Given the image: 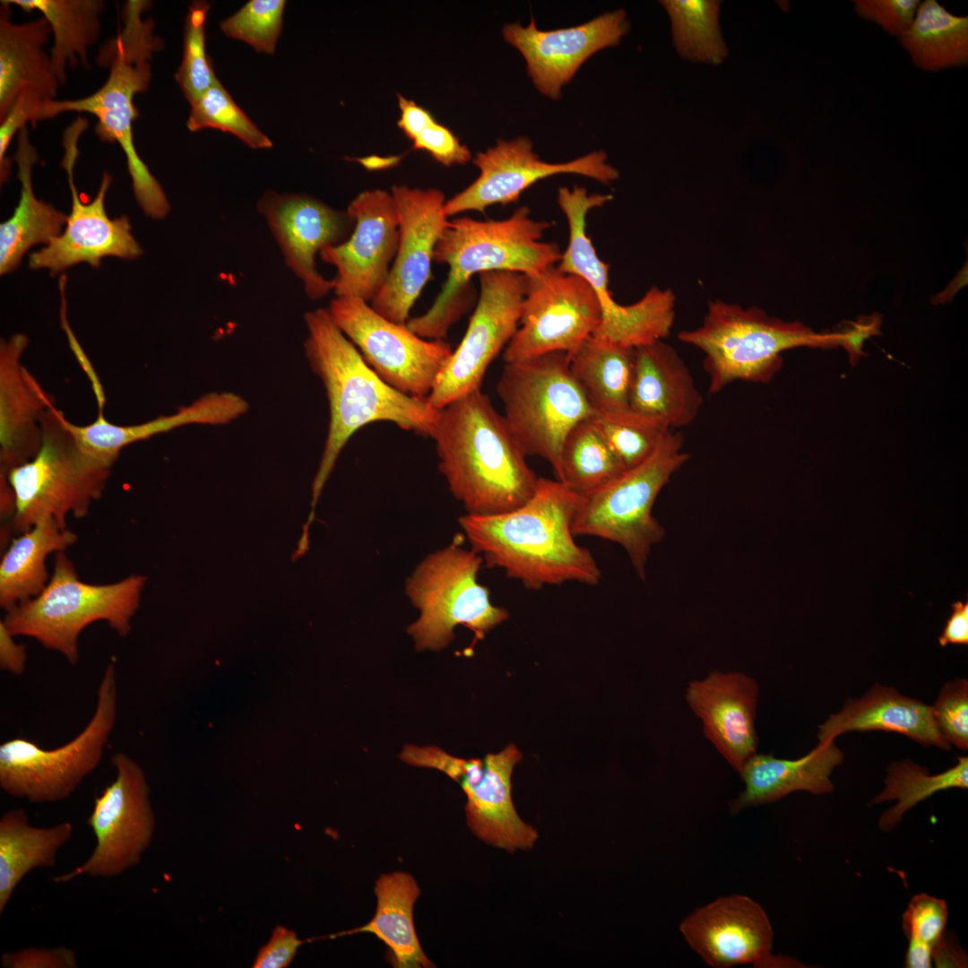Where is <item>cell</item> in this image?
<instances>
[{"instance_id": "cell-1", "label": "cell", "mask_w": 968, "mask_h": 968, "mask_svg": "<svg viewBox=\"0 0 968 968\" xmlns=\"http://www.w3.org/2000/svg\"><path fill=\"white\" fill-rule=\"evenodd\" d=\"M583 496L558 480L539 479L521 506L458 520L484 566L503 569L531 590L577 582L596 585L601 572L591 551L575 540L573 525Z\"/></svg>"}, {"instance_id": "cell-2", "label": "cell", "mask_w": 968, "mask_h": 968, "mask_svg": "<svg viewBox=\"0 0 968 968\" xmlns=\"http://www.w3.org/2000/svg\"><path fill=\"white\" fill-rule=\"evenodd\" d=\"M304 319L306 357L324 384L330 409L328 433L312 485L311 511L305 525L308 528L336 461L356 431L373 422L390 421L429 436L438 410L428 399L400 392L382 380L333 323L327 308L308 311Z\"/></svg>"}, {"instance_id": "cell-3", "label": "cell", "mask_w": 968, "mask_h": 968, "mask_svg": "<svg viewBox=\"0 0 968 968\" xmlns=\"http://www.w3.org/2000/svg\"><path fill=\"white\" fill-rule=\"evenodd\" d=\"M429 436L439 471L467 514L508 512L534 493L540 477L504 416L480 389L439 409Z\"/></svg>"}, {"instance_id": "cell-4", "label": "cell", "mask_w": 968, "mask_h": 968, "mask_svg": "<svg viewBox=\"0 0 968 968\" xmlns=\"http://www.w3.org/2000/svg\"><path fill=\"white\" fill-rule=\"evenodd\" d=\"M151 1L129 0L122 10V27L102 46L97 62L109 70L104 84L92 94L44 104L39 121L65 112L90 113L97 118L95 134L102 142L117 143L126 159L135 199L151 219L165 218L170 205L160 184L136 151L133 125L139 116L134 96L144 92L151 79L153 54L163 42L154 32V21L143 15Z\"/></svg>"}, {"instance_id": "cell-5", "label": "cell", "mask_w": 968, "mask_h": 968, "mask_svg": "<svg viewBox=\"0 0 968 968\" xmlns=\"http://www.w3.org/2000/svg\"><path fill=\"white\" fill-rule=\"evenodd\" d=\"M527 206L504 220L470 217L449 220L434 252V261L449 267L447 279L431 307L410 318L408 328L427 340H444L470 303L474 274L506 271L532 275L554 266L562 253L541 238L550 223L530 216Z\"/></svg>"}, {"instance_id": "cell-6", "label": "cell", "mask_w": 968, "mask_h": 968, "mask_svg": "<svg viewBox=\"0 0 968 968\" xmlns=\"http://www.w3.org/2000/svg\"><path fill=\"white\" fill-rule=\"evenodd\" d=\"M870 331L869 324H858L849 332L819 333L756 307L715 299L709 301L701 325L682 330L678 337L704 353L712 394L736 381L769 382L782 367V353L791 349L843 346L857 354Z\"/></svg>"}, {"instance_id": "cell-7", "label": "cell", "mask_w": 968, "mask_h": 968, "mask_svg": "<svg viewBox=\"0 0 968 968\" xmlns=\"http://www.w3.org/2000/svg\"><path fill=\"white\" fill-rule=\"evenodd\" d=\"M69 422L55 406L48 409L38 453L6 475L15 497L11 532L22 534L45 517L66 528L67 515L86 516L101 497L116 461L86 447Z\"/></svg>"}, {"instance_id": "cell-8", "label": "cell", "mask_w": 968, "mask_h": 968, "mask_svg": "<svg viewBox=\"0 0 968 968\" xmlns=\"http://www.w3.org/2000/svg\"><path fill=\"white\" fill-rule=\"evenodd\" d=\"M64 552L56 553L44 590L6 611L2 621L13 636L34 638L74 665L79 660V635L91 624L103 620L122 637L130 633L146 577L131 575L112 583H87L79 579Z\"/></svg>"}, {"instance_id": "cell-9", "label": "cell", "mask_w": 968, "mask_h": 968, "mask_svg": "<svg viewBox=\"0 0 968 968\" xmlns=\"http://www.w3.org/2000/svg\"><path fill=\"white\" fill-rule=\"evenodd\" d=\"M461 535L427 555L405 581V592L419 611L407 627L419 652L439 651L454 637L455 627L462 625L474 633L475 640L509 618L508 611L494 605L488 587L478 581L484 566L480 555L462 546Z\"/></svg>"}, {"instance_id": "cell-10", "label": "cell", "mask_w": 968, "mask_h": 968, "mask_svg": "<svg viewBox=\"0 0 968 968\" xmlns=\"http://www.w3.org/2000/svg\"><path fill=\"white\" fill-rule=\"evenodd\" d=\"M497 392L523 453L546 460L557 476L566 436L595 415L571 373L569 354L557 351L506 363Z\"/></svg>"}, {"instance_id": "cell-11", "label": "cell", "mask_w": 968, "mask_h": 968, "mask_svg": "<svg viewBox=\"0 0 968 968\" xmlns=\"http://www.w3.org/2000/svg\"><path fill=\"white\" fill-rule=\"evenodd\" d=\"M679 433L666 432L641 463L626 470L596 491L583 496L576 514L575 535H589L620 545L644 580L652 548L665 534L653 506L672 474L687 460Z\"/></svg>"}, {"instance_id": "cell-12", "label": "cell", "mask_w": 968, "mask_h": 968, "mask_svg": "<svg viewBox=\"0 0 968 968\" xmlns=\"http://www.w3.org/2000/svg\"><path fill=\"white\" fill-rule=\"evenodd\" d=\"M117 707L116 670L110 662L98 688L93 715L76 737L53 749L19 738L0 746L1 789L31 803L69 798L99 765L116 722Z\"/></svg>"}, {"instance_id": "cell-13", "label": "cell", "mask_w": 968, "mask_h": 968, "mask_svg": "<svg viewBox=\"0 0 968 968\" xmlns=\"http://www.w3.org/2000/svg\"><path fill=\"white\" fill-rule=\"evenodd\" d=\"M400 758L411 765L436 769L455 781L467 798V825L486 843L508 851L533 847L538 833L522 820L512 799V773L523 758L514 744L498 753L471 759L454 756L435 746L409 744Z\"/></svg>"}, {"instance_id": "cell-14", "label": "cell", "mask_w": 968, "mask_h": 968, "mask_svg": "<svg viewBox=\"0 0 968 968\" xmlns=\"http://www.w3.org/2000/svg\"><path fill=\"white\" fill-rule=\"evenodd\" d=\"M327 310L382 380L409 395L428 397L453 353L445 341L421 338L359 298L336 297Z\"/></svg>"}, {"instance_id": "cell-15", "label": "cell", "mask_w": 968, "mask_h": 968, "mask_svg": "<svg viewBox=\"0 0 968 968\" xmlns=\"http://www.w3.org/2000/svg\"><path fill=\"white\" fill-rule=\"evenodd\" d=\"M116 777L96 797L87 819L96 846L86 861L53 877L66 883L80 876L115 877L140 864L155 831L150 788L140 765L123 752L111 757Z\"/></svg>"}, {"instance_id": "cell-16", "label": "cell", "mask_w": 968, "mask_h": 968, "mask_svg": "<svg viewBox=\"0 0 968 968\" xmlns=\"http://www.w3.org/2000/svg\"><path fill=\"white\" fill-rule=\"evenodd\" d=\"M525 277L519 326L504 350L505 362L557 351L573 354L600 324L595 291L583 279L557 266Z\"/></svg>"}, {"instance_id": "cell-17", "label": "cell", "mask_w": 968, "mask_h": 968, "mask_svg": "<svg viewBox=\"0 0 968 968\" xmlns=\"http://www.w3.org/2000/svg\"><path fill=\"white\" fill-rule=\"evenodd\" d=\"M479 275L480 296L466 333L427 398L436 410L480 389L488 367L519 326L525 275L506 271Z\"/></svg>"}, {"instance_id": "cell-18", "label": "cell", "mask_w": 968, "mask_h": 968, "mask_svg": "<svg viewBox=\"0 0 968 968\" xmlns=\"http://www.w3.org/2000/svg\"><path fill=\"white\" fill-rule=\"evenodd\" d=\"M85 128L73 124L64 133L62 168L66 171L72 196V210L62 233L44 248L30 254L29 266L32 270L48 269L51 275L80 263L98 268L107 256L134 259L143 249L131 232L126 216L110 219L106 212L105 199L112 177L104 172L96 196L91 202H82L73 180V169L79 155L78 141Z\"/></svg>"}, {"instance_id": "cell-19", "label": "cell", "mask_w": 968, "mask_h": 968, "mask_svg": "<svg viewBox=\"0 0 968 968\" xmlns=\"http://www.w3.org/2000/svg\"><path fill=\"white\" fill-rule=\"evenodd\" d=\"M391 194L398 214V246L387 280L370 306L385 318L406 324L431 277L435 248L450 220L439 189L394 186Z\"/></svg>"}, {"instance_id": "cell-20", "label": "cell", "mask_w": 968, "mask_h": 968, "mask_svg": "<svg viewBox=\"0 0 968 968\" xmlns=\"http://www.w3.org/2000/svg\"><path fill=\"white\" fill-rule=\"evenodd\" d=\"M607 160L606 152L595 151L570 161L550 163L540 159L527 137L499 140L494 147L476 154L472 162L480 175L445 201L444 212L447 218L468 211L484 213L491 205L516 202L531 186L557 174H576L610 184L618 178L619 172Z\"/></svg>"}, {"instance_id": "cell-21", "label": "cell", "mask_w": 968, "mask_h": 968, "mask_svg": "<svg viewBox=\"0 0 968 968\" xmlns=\"http://www.w3.org/2000/svg\"><path fill=\"white\" fill-rule=\"evenodd\" d=\"M346 212L354 220L350 237L319 255L336 268L333 279L336 297L368 303L386 281L397 251V210L391 193L375 189L359 193Z\"/></svg>"}, {"instance_id": "cell-22", "label": "cell", "mask_w": 968, "mask_h": 968, "mask_svg": "<svg viewBox=\"0 0 968 968\" xmlns=\"http://www.w3.org/2000/svg\"><path fill=\"white\" fill-rule=\"evenodd\" d=\"M688 946L713 968L739 964L799 967L792 958L772 954L774 931L764 908L749 896H722L696 909L679 925Z\"/></svg>"}, {"instance_id": "cell-23", "label": "cell", "mask_w": 968, "mask_h": 968, "mask_svg": "<svg viewBox=\"0 0 968 968\" xmlns=\"http://www.w3.org/2000/svg\"><path fill=\"white\" fill-rule=\"evenodd\" d=\"M286 265L302 282L307 296L317 300L333 290V280L316 268L315 257L344 242L354 227L346 211H339L306 194L265 191L257 203Z\"/></svg>"}, {"instance_id": "cell-24", "label": "cell", "mask_w": 968, "mask_h": 968, "mask_svg": "<svg viewBox=\"0 0 968 968\" xmlns=\"http://www.w3.org/2000/svg\"><path fill=\"white\" fill-rule=\"evenodd\" d=\"M628 29L627 13L620 9L577 26L551 30H539L532 17L527 26L505 25L503 37L525 59L536 89L549 99H559L563 86L581 65L598 51L617 46Z\"/></svg>"}, {"instance_id": "cell-25", "label": "cell", "mask_w": 968, "mask_h": 968, "mask_svg": "<svg viewBox=\"0 0 968 968\" xmlns=\"http://www.w3.org/2000/svg\"><path fill=\"white\" fill-rule=\"evenodd\" d=\"M756 681L741 672L711 671L689 682L686 700L700 718L705 737L734 770L756 753Z\"/></svg>"}, {"instance_id": "cell-26", "label": "cell", "mask_w": 968, "mask_h": 968, "mask_svg": "<svg viewBox=\"0 0 968 968\" xmlns=\"http://www.w3.org/2000/svg\"><path fill=\"white\" fill-rule=\"evenodd\" d=\"M17 333L0 343V475L34 457L42 440L41 419L54 405L30 372L22 364L28 345Z\"/></svg>"}, {"instance_id": "cell-27", "label": "cell", "mask_w": 968, "mask_h": 968, "mask_svg": "<svg viewBox=\"0 0 968 968\" xmlns=\"http://www.w3.org/2000/svg\"><path fill=\"white\" fill-rule=\"evenodd\" d=\"M703 397L677 350L663 341L635 349L629 409L665 428H681L698 416Z\"/></svg>"}, {"instance_id": "cell-28", "label": "cell", "mask_w": 968, "mask_h": 968, "mask_svg": "<svg viewBox=\"0 0 968 968\" xmlns=\"http://www.w3.org/2000/svg\"><path fill=\"white\" fill-rule=\"evenodd\" d=\"M869 730L895 732L926 747L951 749L937 730L931 705L878 683L860 698L849 697L838 713L830 714L818 727V743L834 741L848 732Z\"/></svg>"}, {"instance_id": "cell-29", "label": "cell", "mask_w": 968, "mask_h": 968, "mask_svg": "<svg viewBox=\"0 0 968 968\" xmlns=\"http://www.w3.org/2000/svg\"><path fill=\"white\" fill-rule=\"evenodd\" d=\"M843 752L834 740L818 743L797 759L756 753L739 773L745 789L729 803L730 811L737 814L747 808L779 800L795 791L828 794L834 789L831 774L843 764Z\"/></svg>"}, {"instance_id": "cell-30", "label": "cell", "mask_w": 968, "mask_h": 968, "mask_svg": "<svg viewBox=\"0 0 968 968\" xmlns=\"http://www.w3.org/2000/svg\"><path fill=\"white\" fill-rule=\"evenodd\" d=\"M9 5L1 1L0 120L21 94L32 92L48 102L56 99L61 86L45 49L51 36L49 23L43 16L13 22Z\"/></svg>"}, {"instance_id": "cell-31", "label": "cell", "mask_w": 968, "mask_h": 968, "mask_svg": "<svg viewBox=\"0 0 968 968\" xmlns=\"http://www.w3.org/2000/svg\"><path fill=\"white\" fill-rule=\"evenodd\" d=\"M247 403L233 393L203 395L177 412L133 425H116L101 412L91 424L69 422L77 438L89 449L115 461L125 446L187 424L226 423L246 412Z\"/></svg>"}, {"instance_id": "cell-32", "label": "cell", "mask_w": 968, "mask_h": 968, "mask_svg": "<svg viewBox=\"0 0 968 968\" xmlns=\"http://www.w3.org/2000/svg\"><path fill=\"white\" fill-rule=\"evenodd\" d=\"M39 154L30 141L27 126L18 134L15 161L21 183L13 215L0 224V273L17 269L24 254L37 244H48L62 233L67 215L35 195L32 169Z\"/></svg>"}, {"instance_id": "cell-33", "label": "cell", "mask_w": 968, "mask_h": 968, "mask_svg": "<svg viewBox=\"0 0 968 968\" xmlns=\"http://www.w3.org/2000/svg\"><path fill=\"white\" fill-rule=\"evenodd\" d=\"M374 892L376 909L367 924L327 938L371 933L387 946L393 966L435 967L424 953L414 926L413 907L420 894L415 878L404 871L382 874L376 881Z\"/></svg>"}, {"instance_id": "cell-34", "label": "cell", "mask_w": 968, "mask_h": 968, "mask_svg": "<svg viewBox=\"0 0 968 968\" xmlns=\"http://www.w3.org/2000/svg\"><path fill=\"white\" fill-rule=\"evenodd\" d=\"M77 540L72 531L45 517L13 539L0 563V606L8 611L37 597L48 583L47 557Z\"/></svg>"}, {"instance_id": "cell-35", "label": "cell", "mask_w": 968, "mask_h": 968, "mask_svg": "<svg viewBox=\"0 0 968 968\" xmlns=\"http://www.w3.org/2000/svg\"><path fill=\"white\" fill-rule=\"evenodd\" d=\"M73 825L62 822L49 827L30 825L22 808L10 809L0 818V914L14 889L32 869L53 868L59 850L72 837Z\"/></svg>"}, {"instance_id": "cell-36", "label": "cell", "mask_w": 968, "mask_h": 968, "mask_svg": "<svg viewBox=\"0 0 968 968\" xmlns=\"http://www.w3.org/2000/svg\"><path fill=\"white\" fill-rule=\"evenodd\" d=\"M569 357L571 373L595 415L630 410L635 349L591 335Z\"/></svg>"}, {"instance_id": "cell-37", "label": "cell", "mask_w": 968, "mask_h": 968, "mask_svg": "<svg viewBox=\"0 0 968 968\" xmlns=\"http://www.w3.org/2000/svg\"><path fill=\"white\" fill-rule=\"evenodd\" d=\"M25 13L39 12L50 25L53 46L49 54L61 85L67 80V71L79 65L91 68L89 49L99 40L100 16L105 8L102 0H5Z\"/></svg>"}, {"instance_id": "cell-38", "label": "cell", "mask_w": 968, "mask_h": 968, "mask_svg": "<svg viewBox=\"0 0 968 968\" xmlns=\"http://www.w3.org/2000/svg\"><path fill=\"white\" fill-rule=\"evenodd\" d=\"M899 39L913 64L924 71L967 65L968 18L953 14L936 0L920 3Z\"/></svg>"}, {"instance_id": "cell-39", "label": "cell", "mask_w": 968, "mask_h": 968, "mask_svg": "<svg viewBox=\"0 0 968 968\" xmlns=\"http://www.w3.org/2000/svg\"><path fill=\"white\" fill-rule=\"evenodd\" d=\"M675 307L672 290L653 286L631 305L615 301L601 309L600 324L592 335L630 349L663 341L674 324Z\"/></svg>"}, {"instance_id": "cell-40", "label": "cell", "mask_w": 968, "mask_h": 968, "mask_svg": "<svg viewBox=\"0 0 968 968\" xmlns=\"http://www.w3.org/2000/svg\"><path fill=\"white\" fill-rule=\"evenodd\" d=\"M967 787V756H958L955 765L937 774H931L928 768L910 759L894 761L886 769L883 790L870 804L896 801L894 807L878 818V827L884 832H889L901 822L906 812L936 792Z\"/></svg>"}, {"instance_id": "cell-41", "label": "cell", "mask_w": 968, "mask_h": 968, "mask_svg": "<svg viewBox=\"0 0 968 968\" xmlns=\"http://www.w3.org/2000/svg\"><path fill=\"white\" fill-rule=\"evenodd\" d=\"M625 471L590 418L578 423L566 436L557 478L574 491L586 496Z\"/></svg>"}, {"instance_id": "cell-42", "label": "cell", "mask_w": 968, "mask_h": 968, "mask_svg": "<svg viewBox=\"0 0 968 968\" xmlns=\"http://www.w3.org/2000/svg\"><path fill=\"white\" fill-rule=\"evenodd\" d=\"M677 52L687 60L721 64L728 54L720 26L721 2L663 0Z\"/></svg>"}, {"instance_id": "cell-43", "label": "cell", "mask_w": 968, "mask_h": 968, "mask_svg": "<svg viewBox=\"0 0 968 968\" xmlns=\"http://www.w3.org/2000/svg\"><path fill=\"white\" fill-rule=\"evenodd\" d=\"M186 127L191 132L205 128L229 133L253 149H270L272 143L237 105L218 80L190 104Z\"/></svg>"}, {"instance_id": "cell-44", "label": "cell", "mask_w": 968, "mask_h": 968, "mask_svg": "<svg viewBox=\"0 0 968 968\" xmlns=\"http://www.w3.org/2000/svg\"><path fill=\"white\" fill-rule=\"evenodd\" d=\"M592 420L626 470L644 462L669 428L660 422L625 412L594 415Z\"/></svg>"}, {"instance_id": "cell-45", "label": "cell", "mask_w": 968, "mask_h": 968, "mask_svg": "<svg viewBox=\"0 0 968 968\" xmlns=\"http://www.w3.org/2000/svg\"><path fill=\"white\" fill-rule=\"evenodd\" d=\"M210 4L193 1L184 25L183 56L175 79L189 104L195 101L218 78L206 53V21Z\"/></svg>"}, {"instance_id": "cell-46", "label": "cell", "mask_w": 968, "mask_h": 968, "mask_svg": "<svg viewBox=\"0 0 968 968\" xmlns=\"http://www.w3.org/2000/svg\"><path fill=\"white\" fill-rule=\"evenodd\" d=\"M286 6L284 0H251L220 22L229 38L244 41L259 53L275 51Z\"/></svg>"}, {"instance_id": "cell-47", "label": "cell", "mask_w": 968, "mask_h": 968, "mask_svg": "<svg viewBox=\"0 0 968 968\" xmlns=\"http://www.w3.org/2000/svg\"><path fill=\"white\" fill-rule=\"evenodd\" d=\"M935 725L950 745L968 748V680L964 678L946 682L931 705Z\"/></svg>"}, {"instance_id": "cell-48", "label": "cell", "mask_w": 968, "mask_h": 968, "mask_svg": "<svg viewBox=\"0 0 968 968\" xmlns=\"http://www.w3.org/2000/svg\"><path fill=\"white\" fill-rule=\"evenodd\" d=\"M947 905L943 899L927 894L914 895L903 914V930L908 945L926 947L932 953L946 934Z\"/></svg>"}, {"instance_id": "cell-49", "label": "cell", "mask_w": 968, "mask_h": 968, "mask_svg": "<svg viewBox=\"0 0 968 968\" xmlns=\"http://www.w3.org/2000/svg\"><path fill=\"white\" fill-rule=\"evenodd\" d=\"M45 103L47 102L37 94L24 92L15 99L4 117L0 120L1 184L5 183L11 174L12 160L6 154L13 136L26 126L27 123L36 125Z\"/></svg>"}, {"instance_id": "cell-50", "label": "cell", "mask_w": 968, "mask_h": 968, "mask_svg": "<svg viewBox=\"0 0 968 968\" xmlns=\"http://www.w3.org/2000/svg\"><path fill=\"white\" fill-rule=\"evenodd\" d=\"M920 3L919 0H857L853 5L861 18L899 37L912 22Z\"/></svg>"}, {"instance_id": "cell-51", "label": "cell", "mask_w": 968, "mask_h": 968, "mask_svg": "<svg viewBox=\"0 0 968 968\" xmlns=\"http://www.w3.org/2000/svg\"><path fill=\"white\" fill-rule=\"evenodd\" d=\"M412 142L414 149L429 152L436 161L446 167L462 165L471 159L468 147L437 122L424 129Z\"/></svg>"}, {"instance_id": "cell-52", "label": "cell", "mask_w": 968, "mask_h": 968, "mask_svg": "<svg viewBox=\"0 0 968 968\" xmlns=\"http://www.w3.org/2000/svg\"><path fill=\"white\" fill-rule=\"evenodd\" d=\"M0 962L4 968H76L78 964L75 952L65 946L4 952Z\"/></svg>"}, {"instance_id": "cell-53", "label": "cell", "mask_w": 968, "mask_h": 968, "mask_svg": "<svg viewBox=\"0 0 968 968\" xmlns=\"http://www.w3.org/2000/svg\"><path fill=\"white\" fill-rule=\"evenodd\" d=\"M305 942L306 940L298 939L293 930L277 926L269 942L260 948L253 967H287L295 957L298 947Z\"/></svg>"}, {"instance_id": "cell-54", "label": "cell", "mask_w": 968, "mask_h": 968, "mask_svg": "<svg viewBox=\"0 0 968 968\" xmlns=\"http://www.w3.org/2000/svg\"><path fill=\"white\" fill-rule=\"evenodd\" d=\"M398 104L401 117L397 125L411 141L424 129L436 122L429 111L419 106L413 100L398 95Z\"/></svg>"}, {"instance_id": "cell-55", "label": "cell", "mask_w": 968, "mask_h": 968, "mask_svg": "<svg viewBox=\"0 0 968 968\" xmlns=\"http://www.w3.org/2000/svg\"><path fill=\"white\" fill-rule=\"evenodd\" d=\"M952 613L938 637L942 647L947 644H968V601H955L951 604Z\"/></svg>"}, {"instance_id": "cell-56", "label": "cell", "mask_w": 968, "mask_h": 968, "mask_svg": "<svg viewBox=\"0 0 968 968\" xmlns=\"http://www.w3.org/2000/svg\"><path fill=\"white\" fill-rule=\"evenodd\" d=\"M13 635L4 622L0 621V669L14 675H21L25 670L27 662L26 647L16 644Z\"/></svg>"}, {"instance_id": "cell-57", "label": "cell", "mask_w": 968, "mask_h": 968, "mask_svg": "<svg viewBox=\"0 0 968 968\" xmlns=\"http://www.w3.org/2000/svg\"><path fill=\"white\" fill-rule=\"evenodd\" d=\"M932 961L937 967H964L966 966L967 957L946 932L941 942L933 950Z\"/></svg>"}]
</instances>
